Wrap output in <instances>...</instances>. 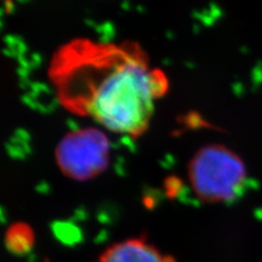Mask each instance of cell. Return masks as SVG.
I'll list each match as a JSON object with an SVG mask.
<instances>
[{
	"instance_id": "cell-4",
	"label": "cell",
	"mask_w": 262,
	"mask_h": 262,
	"mask_svg": "<svg viewBox=\"0 0 262 262\" xmlns=\"http://www.w3.org/2000/svg\"><path fill=\"white\" fill-rule=\"evenodd\" d=\"M97 262H176L170 255H164L159 248L143 237H134L111 245Z\"/></svg>"
},
{
	"instance_id": "cell-5",
	"label": "cell",
	"mask_w": 262,
	"mask_h": 262,
	"mask_svg": "<svg viewBox=\"0 0 262 262\" xmlns=\"http://www.w3.org/2000/svg\"><path fill=\"white\" fill-rule=\"evenodd\" d=\"M35 233L29 224L16 222L8 226L5 234V245L13 255H26L34 247Z\"/></svg>"
},
{
	"instance_id": "cell-1",
	"label": "cell",
	"mask_w": 262,
	"mask_h": 262,
	"mask_svg": "<svg viewBox=\"0 0 262 262\" xmlns=\"http://www.w3.org/2000/svg\"><path fill=\"white\" fill-rule=\"evenodd\" d=\"M48 77L68 112L133 138L149 129L155 104L168 90L165 73L134 42L72 39L53 55Z\"/></svg>"
},
{
	"instance_id": "cell-2",
	"label": "cell",
	"mask_w": 262,
	"mask_h": 262,
	"mask_svg": "<svg viewBox=\"0 0 262 262\" xmlns=\"http://www.w3.org/2000/svg\"><path fill=\"white\" fill-rule=\"evenodd\" d=\"M188 178L194 194L206 203L236 199L247 180L243 160L222 145L203 147L191 160Z\"/></svg>"
},
{
	"instance_id": "cell-3",
	"label": "cell",
	"mask_w": 262,
	"mask_h": 262,
	"mask_svg": "<svg viewBox=\"0 0 262 262\" xmlns=\"http://www.w3.org/2000/svg\"><path fill=\"white\" fill-rule=\"evenodd\" d=\"M108 144L97 130H81L68 135L56 151L61 173L84 182L102 174L108 165Z\"/></svg>"
}]
</instances>
